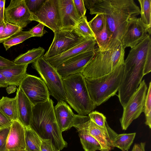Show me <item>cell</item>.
<instances>
[{
	"label": "cell",
	"mask_w": 151,
	"mask_h": 151,
	"mask_svg": "<svg viewBox=\"0 0 151 151\" xmlns=\"http://www.w3.org/2000/svg\"><path fill=\"white\" fill-rule=\"evenodd\" d=\"M90 12L91 15H103L109 31L110 38L104 51L122 45L128 20L140 14V9L133 0H97Z\"/></svg>",
	"instance_id": "1"
},
{
	"label": "cell",
	"mask_w": 151,
	"mask_h": 151,
	"mask_svg": "<svg viewBox=\"0 0 151 151\" xmlns=\"http://www.w3.org/2000/svg\"><path fill=\"white\" fill-rule=\"evenodd\" d=\"M30 127L42 139H50L57 150L67 147L56 121L52 99L33 105Z\"/></svg>",
	"instance_id": "2"
},
{
	"label": "cell",
	"mask_w": 151,
	"mask_h": 151,
	"mask_svg": "<svg viewBox=\"0 0 151 151\" xmlns=\"http://www.w3.org/2000/svg\"><path fill=\"white\" fill-rule=\"evenodd\" d=\"M66 101L78 114L86 116L96 106L91 99L85 78L79 73L62 78Z\"/></svg>",
	"instance_id": "3"
},
{
	"label": "cell",
	"mask_w": 151,
	"mask_h": 151,
	"mask_svg": "<svg viewBox=\"0 0 151 151\" xmlns=\"http://www.w3.org/2000/svg\"><path fill=\"white\" fill-rule=\"evenodd\" d=\"M124 65L108 74L94 78H85L90 97L98 106L115 95L122 82Z\"/></svg>",
	"instance_id": "4"
},
{
	"label": "cell",
	"mask_w": 151,
	"mask_h": 151,
	"mask_svg": "<svg viewBox=\"0 0 151 151\" xmlns=\"http://www.w3.org/2000/svg\"><path fill=\"white\" fill-rule=\"evenodd\" d=\"M124 49L122 45L104 51L97 48L93 58L82 73L85 78H94L111 72L124 64Z\"/></svg>",
	"instance_id": "5"
},
{
	"label": "cell",
	"mask_w": 151,
	"mask_h": 151,
	"mask_svg": "<svg viewBox=\"0 0 151 151\" xmlns=\"http://www.w3.org/2000/svg\"><path fill=\"white\" fill-rule=\"evenodd\" d=\"M35 69L47 86L50 95L58 101L66 102V97L62 77L56 68L50 64L43 55L33 63Z\"/></svg>",
	"instance_id": "6"
},
{
	"label": "cell",
	"mask_w": 151,
	"mask_h": 151,
	"mask_svg": "<svg viewBox=\"0 0 151 151\" xmlns=\"http://www.w3.org/2000/svg\"><path fill=\"white\" fill-rule=\"evenodd\" d=\"M147 89L145 80H143L123 107L122 115L120 119L123 130H127L132 121L143 112Z\"/></svg>",
	"instance_id": "7"
},
{
	"label": "cell",
	"mask_w": 151,
	"mask_h": 151,
	"mask_svg": "<svg viewBox=\"0 0 151 151\" xmlns=\"http://www.w3.org/2000/svg\"><path fill=\"white\" fill-rule=\"evenodd\" d=\"M19 87L33 105L50 99L48 89L41 78L27 74Z\"/></svg>",
	"instance_id": "8"
},
{
	"label": "cell",
	"mask_w": 151,
	"mask_h": 151,
	"mask_svg": "<svg viewBox=\"0 0 151 151\" xmlns=\"http://www.w3.org/2000/svg\"><path fill=\"white\" fill-rule=\"evenodd\" d=\"M84 38L78 35L74 30H61L54 33L52 44L43 55L47 59L60 54L77 45Z\"/></svg>",
	"instance_id": "9"
},
{
	"label": "cell",
	"mask_w": 151,
	"mask_h": 151,
	"mask_svg": "<svg viewBox=\"0 0 151 151\" xmlns=\"http://www.w3.org/2000/svg\"><path fill=\"white\" fill-rule=\"evenodd\" d=\"M30 20L42 23L55 33L61 30L58 0H46L40 9L31 14Z\"/></svg>",
	"instance_id": "10"
},
{
	"label": "cell",
	"mask_w": 151,
	"mask_h": 151,
	"mask_svg": "<svg viewBox=\"0 0 151 151\" xmlns=\"http://www.w3.org/2000/svg\"><path fill=\"white\" fill-rule=\"evenodd\" d=\"M151 29L142 22L140 18L132 17L127 21L122 39L123 48H131L136 45L145 37L147 32L151 35Z\"/></svg>",
	"instance_id": "11"
},
{
	"label": "cell",
	"mask_w": 151,
	"mask_h": 151,
	"mask_svg": "<svg viewBox=\"0 0 151 151\" xmlns=\"http://www.w3.org/2000/svg\"><path fill=\"white\" fill-rule=\"evenodd\" d=\"M97 49L78 54L68 60L55 68L62 78L82 73L93 58Z\"/></svg>",
	"instance_id": "12"
},
{
	"label": "cell",
	"mask_w": 151,
	"mask_h": 151,
	"mask_svg": "<svg viewBox=\"0 0 151 151\" xmlns=\"http://www.w3.org/2000/svg\"><path fill=\"white\" fill-rule=\"evenodd\" d=\"M31 15L24 0H11L9 6L5 8V21L22 29L31 22Z\"/></svg>",
	"instance_id": "13"
},
{
	"label": "cell",
	"mask_w": 151,
	"mask_h": 151,
	"mask_svg": "<svg viewBox=\"0 0 151 151\" xmlns=\"http://www.w3.org/2000/svg\"><path fill=\"white\" fill-rule=\"evenodd\" d=\"M58 5L61 30H74L81 18L76 9L73 0H58Z\"/></svg>",
	"instance_id": "14"
},
{
	"label": "cell",
	"mask_w": 151,
	"mask_h": 151,
	"mask_svg": "<svg viewBox=\"0 0 151 151\" xmlns=\"http://www.w3.org/2000/svg\"><path fill=\"white\" fill-rule=\"evenodd\" d=\"M90 119L88 116L75 114L73 127L77 130L85 151H101V147L100 144L89 132L88 128Z\"/></svg>",
	"instance_id": "15"
},
{
	"label": "cell",
	"mask_w": 151,
	"mask_h": 151,
	"mask_svg": "<svg viewBox=\"0 0 151 151\" xmlns=\"http://www.w3.org/2000/svg\"><path fill=\"white\" fill-rule=\"evenodd\" d=\"M96 43L94 37L84 39L68 50L56 56L46 59L50 64L56 68L68 60L78 54L94 50L96 49Z\"/></svg>",
	"instance_id": "16"
},
{
	"label": "cell",
	"mask_w": 151,
	"mask_h": 151,
	"mask_svg": "<svg viewBox=\"0 0 151 151\" xmlns=\"http://www.w3.org/2000/svg\"><path fill=\"white\" fill-rule=\"evenodd\" d=\"M26 130L18 120L13 122L7 139L6 150H26Z\"/></svg>",
	"instance_id": "17"
},
{
	"label": "cell",
	"mask_w": 151,
	"mask_h": 151,
	"mask_svg": "<svg viewBox=\"0 0 151 151\" xmlns=\"http://www.w3.org/2000/svg\"><path fill=\"white\" fill-rule=\"evenodd\" d=\"M88 129L90 134L100 144L101 151H110L113 149L112 141L117 134L109 125L106 128H102L90 119Z\"/></svg>",
	"instance_id": "18"
},
{
	"label": "cell",
	"mask_w": 151,
	"mask_h": 151,
	"mask_svg": "<svg viewBox=\"0 0 151 151\" xmlns=\"http://www.w3.org/2000/svg\"><path fill=\"white\" fill-rule=\"evenodd\" d=\"M54 112L57 124L62 132L73 127L75 114L65 101H58L54 106Z\"/></svg>",
	"instance_id": "19"
},
{
	"label": "cell",
	"mask_w": 151,
	"mask_h": 151,
	"mask_svg": "<svg viewBox=\"0 0 151 151\" xmlns=\"http://www.w3.org/2000/svg\"><path fill=\"white\" fill-rule=\"evenodd\" d=\"M16 96L17 99L18 120L26 128H29L33 105L19 87L17 89Z\"/></svg>",
	"instance_id": "20"
},
{
	"label": "cell",
	"mask_w": 151,
	"mask_h": 151,
	"mask_svg": "<svg viewBox=\"0 0 151 151\" xmlns=\"http://www.w3.org/2000/svg\"><path fill=\"white\" fill-rule=\"evenodd\" d=\"M28 65H16L9 68L0 69V73L5 77L9 86H19L27 74Z\"/></svg>",
	"instance_id": "21"
},
{
	"label": "cell",
	"mask_w": 151,
	"mask_h": 151,
	"mask_svg": "<svg viewBox=\"0 0 151 151\" xmlns=\"http://www.w3.org/2000/svg\"><path fill=\"white\" fill-rule=\"evenodd\" d=\"M0 110L13 121L18 120L17 96L13 98L3 96L0 99Z\"/></svg>",
	"instance_id": "22"
},
{
	"label": "cell",
	"mask_w": 151,
	"mask_h": 151,
	"mask_svg": "<svg viewBox=\"0 0 151 151\" xmlns=\"http://www.w3.org/2000/svg\"><path fill=\"white\" fill-rule=\"evenodd\" d=\"M45 51V49L40 47L33 48L21 54L13 62L16 65H28L34 62L43 55Z\"/></svg>",
	"instance_id": "23"
},
{
	"label": "cell",
	"mask_w": 151,
	"mask_h": 151,
	"mask_svg": "<svg viewBox=\"0 0 151 151\" xmlns=\"http://www.w3.org/2000/svg\"><path fill=\"white\" fill-rule=\"evenodd\" d=\"M136 133L117 134L113 139V147H117L122 151H127L132 144L136 135Z\"/></svg>",
	"instance_id": "24"
},
{
	"label": "cell",
	"mask_w": 151,
	"mask_h": 151,
	"mask_svg": "<svg viewBox=\"0 0 151 151\" xmlns=\"http://www.w3.org/2000/svg\"><path fill=\"white\" fill-rule=\"evenodd\" d=\"M26 150L28 151H40L42 139L30 127L26 128Z\"/></svg>",
	"instance_id": "25"
},
{
	"label": "cell",
	"mask_w": 151,
	"mask_h": 151,
	"mask_svg": "<svg viewBox=\"0 0 151 151\" xmlns=\"http://www.w3.org/2000/svg\"><path fill=\"white\" fill-rule=\"evenodd\" d=\"M33 37L29 31H22L14 35L3 43L6 50H7L12 47L26 40Z\"/></svg>",
	"instance_id": "26"
},
{
	"label": "cell",
	"mask_w": 151,
	"mask_h": 151,
	"mask_svg": "<svg viewBox=\"0 0 151 151\" xmlns=\"http://www.w3.org/2000/svg\"><path fill=\"white\" fill-rule=\"evenodd\" d=\"M74 30L78 35L84 38L95 37L85 16L81 18Z\"/></svg>",
	"instance_id": "27"
},
{
	"label": "cell",
	"mask_w": 151,
	"mask_h": 151,
	"mask_svg": "<svg viewBox=\"0 0 151 151\" xmlns=\"http://www.w3.org/2000/svg\"><path fill=\"white\" fill-rule=\"evenodd\" d=\"M140 6L141 20L149 29L151 27V0H138Z\"/></svg>",
	"instance_id": "28"
},
{
	"label": "cell",
	"mask_w": 151,
	"mask_h": 151,
	"mask_svg": "<svg viewBox=\"0 0 151 151\" xmlns=\"http://www.w3.org/2000/svg\"><path fill=\"white\" fill-rule=\"evenodd\" d=\"M95 37L99 49L101 51H104L110 38V34L104 18L103 29L100 32L95 35Z\"/></svg>",
	"instance_id": "29"
},
{
	"label": "cell",
	"mask_w": 151,
	"mask_h": 151,
	"mask_svg": "<svg viewBox=\"0 0 151 151\" xmlns=\"http://www.w3.org/2000/svg\"><path fill=\"white\" fill-rule=\"evenodd\" d=\"M22 30V29L20 27L6 21L4 30L0 35V43H3L14 35Z\"/></svg>",
	"instance_id": "30"
},
{
	"label": "cell",
	"mask_w": 151,
	"mask_h": 151,
	"mask_svg": "<svg viewBox=\"0 0 151 151\" xmlns=\"http://www.w3.org/2000/svg\"><path fill=\"white\" fill-rule=\"evenodd\" d=\"M143 112L145 117V123L151 128V82L149 83L148 88L146 94Z\"/></svg>",
	"instance_id": "31"
},
{
	"label": "cell",
	"mask_w": 151,
	"mask_h": 151,
	"mask_svg": "<svg viewBox=\"0 0 151 151\" xmlns=\"http://www.w3.org/2000/svg\"><path fill=\"white\" fill-rule=\"evenodd\" d=\"M88 116L92 122L101 128H106L108 125L105 116L98 111H91L88 114Z\"/></svg>",
	"instance_id": "32"
},
{
	"label": "cell",
	"mask_w": 151,
	"mask_h": 151,
	"mask_svg": "<svg viewBox=\"0 0 151 151\" xmlns=\"http://www.w3.org/2000/svg\"><path fill=\"white\" fill-rule=\"evenodd\" d=\"M88 23L95 36V35L100 32L103 29L104 24V17L101 14H97Z\"/></svg>",
	"instance_id": "33"
},
{
	"label": "cell",
	"mask_w": 151,
	"mask_h": 151,
	"mask_svg": "<svg viewBox=\"0 0 151 151\" xmlns=\"http://www.w3.org/2000/svg\"><path fill=\"white\" fill-rule=\"evenodd\" d=\"M46 0H24L25 4L31 14L36 13Z\"/></svg>",
	"instance_id": "34"
},
{
	"label": "cell",
	"mask_w": 151,
	"mask_h": 151,
	"mask_svg": "<svg viewBox=\"0 0 151 151\" xmlns=\"http://www.w3.org/2000/svg\"><path fill=\"white\" fill-rule=\"evenodd\" d=\"M10 127L0 129V151H5L7 139Z\"/></svg>",
	"instance_id": "35"
},
{
	"label": "cell",
	"mask_w": 151,
	"mask_h": 151,
	"mask_svg": "<svg viewBox=\"0 0 151 151\" xmlns=\"http://www.w3.org/2000/svg\"><path fill=\"white\" fill-rule=\"evenodd\" d=\"M45 26L43 24L39 23L37 25L33 27L29 31L33 37H41L46 32L44 29Z\"/></svg>",
	"instance_id": "36"
},
{
	"label": "cell",
	"mask_w": 151,
	"mask_h": 151,
	"mask_svg": "<svg viewBox=\"0 0 151 151\" xmlns=\"http://www.w3.org/2000/svg\"><path fill=\"white\" fill-rule=\"evenodd\" d=\"M76 9L79 16L81 17L85 16L86 9L83 0H73Z\"/></svg>",
	"instance_id": "37"
},
{
	"label": "cell",
	"mask_w": 151,
	"mask_h": 151,
	"mask_svg": "<svg viewBox=\"0 0 151 151\" xmlns=\"http://www.w3.org/2000/svg\"><path fill=\"white\" fill-rule=\"evenodd\" d=\"M40 151H60L55 148L50 139H42Z\"/></svg>",
	"instance_id": "38"
},
{
	"label": "cell",
	"mask_w": 151,
	"mask_h": 151,
	"mask_svg": "<svg viewBox=\"0 0 151 151\" xmlns=\"http://www.w3.org/2000/svg\"><path fill=\"white\" fill-rule=\"evenodd\" d=\"M13 121L0 110V124L3 127H10Z\"/></svg>",
	"instance_id": "39"
},
{
	"label": "cell",
	"mask_w": 151,
	"mask_h": 151,
	"mask_svg": "<svg viewBox=\"0 0 151 151\" xmlns=\"http://www.w3.org/2000/svg\"><path fill=\"white\" fill-rule=\"evenodd\" d=\"M15 65L13 61L0 56V69L10 67Z\"/></svg>",
	"instance_id": "40"
},
{
	"label": "cell",
	"mask_w": 151,
	"mask_h": 151,
	"mask_svg": "<svg viewBox=\"0 0 151 151\" xmlns=\"http://www.w3.org/2000/svg\"><path fill=\"white\" fill-rule=\"evenodd\" d=\"M5 0H0V25L6 22L4 17Z\"/></svg>",
	"instance_id": "41"
},
{
	"label": "cell",
	"mask_w": 151,
	"mask_h": 151,
	"mask_svg": "<svg viewBox=\"0 0 151 151\" xmlns=\"http://www.w3.org/2000/svg\"><path fill=\"white\" fill-rule=\"evenodd\" d=\"M145 142H141L139 144H135L131 151H145Z\"/></svg>",
	"instance_id": "42"
},
{
	"label": "cell",
	"mask_w": 151,
	"mask_h": 151,
	"mask_svg": "<svg viewBox=\"0 0 151 151\" xmlns=\"http://www.w3.org/2000/svg\"><path fill=\"white\" fill-rule=\"evenodd\" d=\"M85 6L88 9H92L95 4L96 3L97 0H83Z\"/></svg>",
	"instance_id": "43"
},
{
	"label": "cell",
	"mask_w": 151,
	"mask_h": 151,
	"mask_svg": "<svg viewBox=\"0 0 151 151\" xmlns=\"http://www.w3.org/2000/svg\"><path fill=\"white\" fill-rule=\"evenodd\" d=\"M8 86L6 78L0 73V87H7Z\"/></svg>",
	"instance_id": "44"
},
{
	"label": "cell",
	"mask_w": 151,
	"mask_h": 151,
	"mask_svg": "<svg viewBox=\"0 0 151 151\" xmlns=\"http://www.w3.org/2000/svg\"><path fill=\"white\" fill-rule=\"evenodd\" d=\"M17 89L16 86L15 85H10L7 87L6 91L8 94L14 92Z\"/></svg>",
	"instance_id": "45"
},
{
	"label": "cell",
	"mask_w": 151,
	"mask_h": 151,
	"mask_svg": "<svg viewBox=\"0 0 151 151\" xmlns=\"http://www.w3.org/2000/svg\"><path fill=\"white\" fill-rule=\"evenodd\" d=\"M5 23L6 22L2 23L0 25V35L2 34L4 30L5 26Z\"/></svg>",
	"instance_id": "46"
},
{
	"label": "cell",
	"mask_w": 151,
	"mask_h": 151,
	"mask_svg": "<svg viewBox=\"0 0 151 151\" xmlns=\"http://www.w3.org/2000/svg\"><path fill=\"white\" fill-rule=\"evenodd\" d=\"M5 151H28L26 150H6Z\"/></svg>",
	"instance_id": "47"
},
{
	"label": "cell",
	"mask_w": 151,
	"mask_h": 151,
	"mask_svg": "<svg viewBox=\"0 0 151 151\" xmlns=\"http://www.w3.org/2000/svg\"><path fill=\"white\" fill-rule=\"evenodd\" d=\"M4 127H3L0 124V129H1V128H3Z\"/></svg>",
	"instance_id": "48"
}]
</instances>
